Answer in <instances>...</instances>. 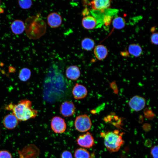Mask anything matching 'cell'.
Instances as JSON below:
<instances>
[{
  "label": "cell",
  "instance_id": "6da1fadb",
  "mask_svg": "<svg viewBox=\"0 0 158 158\" xmlns=\"http://www.w3.org/2000/svg\"><path fill=\"white\" fill-rule=\"evenodd\" d=\"M5 108L11 110L19 121H25L35 117L37 115V110L32 107V102L27 99L20 101L18 104L11 103Z\"/></svg>",
  "mask_w": 158,
  "mask_h": 158
},
{
  "label": "cell",
  "instance_id": "7a4b0ae2",
  "mask_svg": "<svg viewBox=\"0 0 158 158\" xmlns=\"http://www.w3.org/2000/svg\"><path fill=\"white\" fill-rule=\"evenodd\" d=\"M104 140L105 146L111 152L118 151L124 142L121 135L111 132L105 134Z\"/></svg>",
  "mask_w": 158,
  "mask_h": 158
},
{
  "label": "cell",
  "instance_id": "3957f363",
  "mask_svg": "<svg viewBox=\"0 0 158 158\" xmlns=\"http://www.w3.org/2000/svg\"><path fill=\"white\" fill-rule=\"evenodd\" d=\"M75 129L80 132H85L89 130L92 126V123L90 117L85 114L77 116L74 122Z\"/></svg>",
  "mask_w": 158,
  "mask_h": 158
},
{
  "label": "cell",
  "instance_id": "277c9868",
  "mask_svg": "<svg viewBox=\"0 0 158 158\" xmlns=\"http://www.w3.org/2000/svg\"><path fill=\"white\" fill-rule=\"evenodd\" d=\"M51 128L53 131L56 133L64 132L66 129V124L65 120L61 117L56 116L51 120Z\"/></svg>",
  "mask_w": 158,
  "mask_h": 158
},
{
  "label": "cell",
  "instance_id": "5b68a950",
  "mask_svg": "<svg viewBox=\"0 0 158 158\" xmlns=\"http://www.w3.org/2000/svg\"><path fill=\"white\" fill-rule=\"evenodd\" d=\"M76 142L78 145L85 148H90L95 145L94 138L89 132L79 135Z\"/></svg>",
  "mask_w": 158,
  "mask_h": 158
},
{
  "label": "cell",
  "instance_id": "8992f818",
  "mask_svg": "<svg viewBox=\"0 0 158 158\" xmlns=\"http://www.w3.org/2000/svg\"><path fill=\"white\" fill-rule=\"evenodd\" d=\"M145 103V99L144 98L136 95L130 99L128 102V105L133 111H138L144 108Z\"/></svg>",
  "mask_w": 158,
  "mask_h": 158
},
{
  "label": "cell",
  "instance_id": "52a82bcc",
  "mask_svg": "<svg viewBox=\"0 0 158 158\" xmlns=\"http://www.w3.org/2000/svg\"><path fill=\"white\" fill-rule=\"evenodd\" d=\"M60 111L63 116L69 117L73 116L75 113V107L72 102L66 101L61 105Z\"/></svg>",
  "mask_w": 158,
  "mask_h": 158
},
{
  "label": "cell",
  "instance_id": "ba28073f",
  "mask_svg": "<svg viewBox=\"0 0 158 158\" xmlns=\"http://www.w3.org/2000/svg\"><path fill=\"white\" fill-rule=\"evenodd\" d=\"M2 123L6 128L8 130H12L17 126L19 120L13 113H11L7 114L4 117Z\"/></svg>",
  "mask_w": 158,
  "mask_h": 158
},
{
  "label": "cell",
  "instance_id": "9c48e42d",
  "mask_svg": "<svg viewBox=\"0 0 158 158\" xmlns=\"http://www.w3.org/2000/svg\"><path fill=\"white\" fill-rule=\"evenodd\" d=\"M72 92L74 99H83L86 96L87 91L83 85L76 83L73 88Z\"/></svg>",
  "mask_w": 158,
  "mask_h": 158
},
{
  "label": "cell",
  "instance_id": "30bf717a",
  "mask_svg": "<svg viewBox=\"0 0 158 158\" xmlns=\"http://www.w3.org/2000/svg\"><path fill=\"white\" fill-rule=\"evenodd\" d=\"M48 25L52 28H56L59 26L62 23V18L61 15L56 12L49 14L47 17Z\"/></svg>",
  "mask_w": 158,
  "mask_h": 158
},
{
  "label": "cell",
  "instance_id": "8fae6325",
  "mask_svg": "<svg viewBox=\"0 0 158 158\" xmlns=\"http://www.w3.org/2000/svg\"><path fill=\"white\" fill-rule=\"evenodd\" d=\"M66 75L69 79L72 80H76L80 77V72L78 66L74 65H71L66 69Z\"/></svg>",
  "mask_w": 158,
  "mask_h": 158
},
{
  "label": "cell",
  "instance_id": "7c38bea8",
  "mask_svg": "<svg viewBox=\"0 0 158 158\" xmlns=\"http://www.w3.org/2000/svg\"><path fill=\"white\" fill-rule=\"evenodd\" d=\"M111 1L109 0H95L90 2L92 8L95 10L104 9L110 5Z\"/></svg>",
  "mask_w": 158,
  "mask_h": 158
},
{
  "label": "cell",
  "instance_id": "4fadbf2b",
  "mask_svg": "<svg viewBox=\"0 0 158 158\" xmlns=\"http://www.w3.org/2000/svg\"><path fill=\"white\" fill-rule=\"evenodd\" d=\"M94 53L96 58L99 60H101L104 59L107 56L108 50L104 46L98 45L95 47Z\"/></svg>",
  "mask_w": 158,
  "mask_h": 158
},
{
  "label": "cell",
  "instance_id": "5bb4252c",
  "mask_svg": "<svg viewBox=\"0 0 158 158\" xmlns=\"http://www.w3.org/2000/svg\"><path fill=\"white\" fill-rule=\"evenodd\" d=\"M11 28L12 32L15 34L19 35L22 33L25 30V25L20 20H17L11 23Z\"/></svg>",
  "mask_w": 158,
  "mask_h": 158
},
{
  "label": "cell",
  "instance_id": "9a60e30c",
  "mask_svg": "<svg viewBox=\"0 0 158 158\" xmlns=\"http://www.w3.org/2000/svg\"><path fill=\"white\" fill-rule=\"evenodd\" d=\"M82 23L84 28L87 30H91L95 27L97 22L96 19L93 17L88 16L83 18Z\"/></svg>",
  "mask_w": 158,
  "mask_h": 158
},
{
  "label": "cell",
  "instance_id": "2e32d148",
  "mask_svg": "<svg viewBox=\"0 0 158 158\" xmlns=\"http://www.w3.org/2000/svg\"><path fill=\"white\" fill-rule=\"evenodd\" d=\"M129 53L132 55L136 57L140 56L142 53V49L138 44H133L130 45L128 47Z\"/></svg>",
  "mask_w": 158,
  "mask_h": 158
},
{
  "label": "cell",
  "instance_id": "e0dca14e",
  "mask_svg": "<svg viewBox=\"0 0 158 158\" xmlns=\"http://www.w3.org/2000/svg\"><path fill=\"white\" fill-rule=\"evenodd\" d=\"M95 42L93 40L89 37H85L81 41L82 48L86 51L91 50L94 47Z\"/></svg>",
  "mask_w": 158,
  "mask_h": 158
},
{
  "label": "cell",
  "instance_id": "ac0fdd59",
  "mask_svg": "<svg viewBox=\"0 0 158 158\" xmlns=\"http://www.w3.org/2000/svg\"><path fill=\"white\" fill-rule=\"evenodd\" d=\"M74 156L75 158H90L89 152L83 148L77 149L75 151Z\"/></svg>",
  "mask_w": 158,
  "mask_h": 158
},
{
  "label": "cell",
  "instance_id": "d6986e66",
  "mask_svg": "<svg viewBox=\"0 0 158 158\" xmlns=\"http://www.w3.org/2000/svg\"><path fill=\"white\" fill-rule=\"evenodd\" d=\"M126 24L124 19L121 17L117 16L114 18L112 21V25L114 28L117 29L123 28Z\"/></svg>",
  "mask_w": 158,
  "mask_h": 158
},
{
  "label": "cell",
  "instance_id": "ffe728a7",
  "mask_svg": "<svg viewBox=\"0 0 158 158\" xmlns=\"http://www.w3.org/2000/svg\"><path fill=\"white\" fill-rule=\"evenodd\" d=\"M31 75V72L29 69L27 68H23L20 71L19 77L21 80L25 82L29 79Z\"/></svg>",
  "mask_w": 158,
  "mask_h": 158
},
{
  "label": "cell",
  "instance_id": "44dd1931",
  "mask_svg": "<svg viewBox=\"0 0 158 158\" xmlns=\"http://www.w3.org/2000/svg\"><path fill=\"white\" fill-rule=\"evenodd\" d=\"M18 3L20 7L25 9L30 8L32 4L31 0H20L18 1Z\"/></svg>",
  "mask_w": 158,
  "mask_h": 158
},
{
  "label": "cell",
  "instance_id": "7402d4cb",
  "mask_svg": "<svg viewBox=\"0 0 158 158\" xmlns=\"http://www.w3.org/2000/svg\"><path fill=\"white\" fill-rule=\"evenodd\" d=\"M0 158H13L11 153L8 151L3 150H0Z\"/></svg>",
  "mask_w": 158,
  "mask_h": 158
},
{
  "label": "cell",
  "instance_id": "603a6c76",
  "mask_svg": "<svg viewBox=\"0 0 158 158\" xmlns=\"http://www.w3.org/2000/svg\"><path fill=\"white\" fill-rule=\"evenodd\" d=\"M158 147L154 145L151 149V154L153 158H158Z\"/></svg>",
  "mask_w": 158,
  "mask_h": 158
},
{
  "label": "cell",
  "instance_id": "cb8c5ba5",
  "mask_svg": "<svg viewBox=\"0 0 158 158\" xmlns=\"http://www.w3.org/2000/svg\"><path fill=\"white\" fill-rule=\"evenodd\" d=\"M158 34L157 32H154L151 36V42L155 45L158 44Z\"/></svg>",
  "mask_w": 158,
  "mask_h": 158
},
{
  "label": "cell",
  "instance_id": "d4e9b609",
  "mask_svg": "<svg viewBox=\"0 0 158 158\" xmlns=\"http://www.w3.org/2000/svg\"><path fill=\"white\" fill-rule=\"evenodd\" d=\"M61 158H73L71 153L68 150L63 151L61 156Z\"/></svg>",
  "mask_w": 158,
  "mask_h": 158
},
{
  "label": "cell",
  "instance_id": "484cf974",
  "mask_svg": "<svg viewBox=\"0 0 158 158\" xmlns=\"http://www.w3.org/2000/svg\"><path fill=\"white\" fill-rule=\"evenodd\" d=\"M111 17L109 16H105L103 19L104 23L107 25H109L111 23Z\"/></svg>",
  "mask_w": 158,
  "mask_h": 158
},
{
  "label": "cell",
  "instance_id": "4316f807",
  "mask_svg": "<svg viewBox=\"0 0 158 158\" xmlns=\"http://www.w3.org/2000/svg\"><path fill=\"white\" fill-rule=\"evenodd\" d=\"M0 3H1V2H0Z\"/></svg>",
  "mask_w": 158,
  "mask_h": 158
},
{
  "label": "cell",
  "instance_id": "83f0119b",
  "mask_svg": "<svg viewBox=\"0 0 158 158\" xmlns=\"http://www.w3.org/2000/svg\"></svg>",
  "mask_w": 158,
  "mask_h": 158
}]
</instances>
